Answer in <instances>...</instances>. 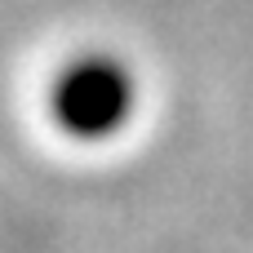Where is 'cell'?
Segmentation results:
<instances>
[{
  "label": "cell",
  "mask_w": 253,
  "mask_h": 253,
  "mask_svg": "<svg viewBox=\"0 0 253 253\" xmlns=\"http://www.w3.org/2000/svg\"><path fill=\"white\" fill-rule=\"evenodd\" d=\"M129 98H133V80L107 53H84L71 67H62V76L53 80L58 125L71 133H84V138L116 129L129 116Z\"/></svg>",
  "instance_id": "6da1fadb"
}]
</instances>
